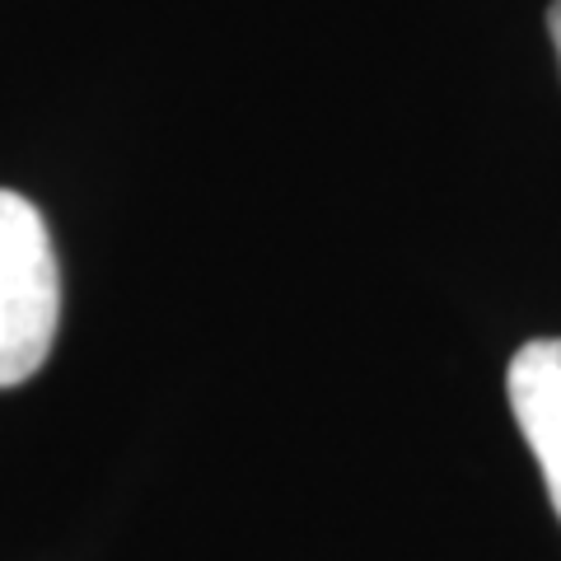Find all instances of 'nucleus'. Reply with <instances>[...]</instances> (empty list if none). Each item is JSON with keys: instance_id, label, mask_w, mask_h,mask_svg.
<instances>
[{"instance_id": "nucleus-1", "label": "nucleus", "mask_w": 561, "mask_h": 561, "mask_svg": "<svg viewBox=\"0 0 561 561\" xmlns=\"http://www.w3.org/2000/svg\"><path fill=\"white\" fill-rule=\"evenodd\" d=\"M61 319V272L47 220L20 192L0 187V389L43 370Z\"/></svg>"}, {"instance_id": "nucleus-2", "label": "nucleus", "mask_w": 561, "mask_h": 561, "mask_svg": "<svg viewBox=\"0 0 561 561\" xmlns=\"http://www.w3.org/2000/svg\"><path fill=\"white\" fill-rule=\"evenodd\" d=\"M505 393L561 519V337L524 342L505 375Z\"/></svg>"}, {"instance_id": "nucleus-3", "label": "nucleus", "mask_w": 561, "mask_h": 561, "mask_svg": "<svg viewBox=\"0 0 561 561\" xmlns=\"http://www.w3.org/2000/svg\"><path fill=\"white\" fill-rule=\"evenodd\" d=\"M548 33H552V47H557V61H561V0L548 5Z\"/></svg>"}]
</instances>
